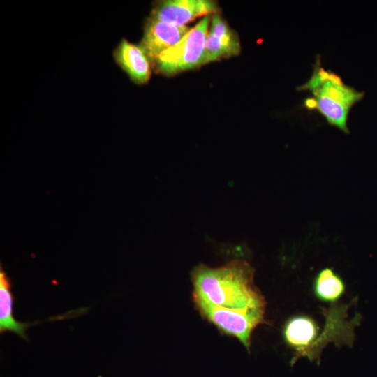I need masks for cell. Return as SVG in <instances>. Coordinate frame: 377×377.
Returning <instances> with one entry per match:
<instances>
[{
  "mask_svg": "<svg viewBox=\"0 0 377 377\" xmlns=\"http://www.w3.org/2000/svg\"><path fill=\"white\" fill-rule=\"evenodd\" d=\"M193 301L202 317L221 333L237 338L248 352H250L253 331L260 325L267 323L265 311L218 307L195 297H193Z\"/></svg>",
  "mask_w": 377,
  "mask_h": 377,
  "instance_id": "cell-4",
  "label": "cell"
},
{
  "mask_svg": "<svg viewBox=\"0 0 377 377\" xmlns=\"http://www.w3.org/2000/svg\"><path fill=\"white\" fill-rule=\"evenodd\" d=\"M304 101L308 110L318 111L329 124L349 133L347 122L352 107L361 101L364 93L346 84L336 73L325 70L322 82Z\"/></svg>",
  "mask_w": 377,
  "mask_h": 377,
  "instance_id": "cell-2",
  "label": "cell"
},
{
  "mask_svg": "<svg viewBox=\"0 0 377 377\" xmlns=\"http://www.w3.org/2000/svg\"><path fill=\"white\" fill-rule=\"evenodd\" d=\"M113 56L116 63L133 82L143 84L149 80L152 66L140 45L122 39L114 50Z\"/></svg>",
  "mask_w": 377,
  "mask_h": 377,
  "instance_id": "cell-8",
  "label": "cell"
},
{
  "mask_svg": "<svg viewBox=\"0 0 377 377\" xmlns=\"http://www.w3.org/2000/svg\"><path fill=\"white\" fill-rule=\"evenodd\" d=\"M239 42L222 40L208 32L204 52L203 64L217 61L222 58H228L240 53Z\"/></svg>",
  "mask_w": 377,
  "mask_h": 377,
  "instance_id": "cell-11",
  "label": "cell"
},
{
  "mask_svg": "<svg viewBox=\"0 0 377 377\" xmlns=\"http://www.w3.org/2000/svg\"><path fill=\"white\" fill-rule=\"evenodd\" d=\"M254 268L243 260L217 267L200 264L191 274L193 297L218 307L265 311L266 301L254 283Z\"/></svg>",
  "mask_w": 377,
  "mask_h": 377,
  "instance_id": "cell-1",
  "label": "cell"
},
{
  "mask_svg": "<svg viewBox=\"0 0 377 377\" xmlns=\"http://www.w3.org/2000/svg\"><path fill=\"white\" fill-rule=\"evenodd\" d=\"M15 297L12 292V283L2 266L0 268V332H13L29 341L27 330L34 323H22L17 320L13 315Z\"/></svg>",
  "mask_w": 377,
  "mask_h": 377,
  "instance_id": "cell-9",
  "label": "cell"
},
{
  "mask_svg": "<svg viewBox=\"0 0 377 377\" xmlns=\"http://www.w3.org/2000/svg\"><path fill=\"white\" fill-rule=\"evenodd\" d=\"M209 33L225 40L239 42L237 33L231 29L227 22L219 13L214 14L211 18Z\"/></svg>",
  "mask_w": 377,
  "mask_h": 377,
  "instance_id": "cell-12",
  "label": "cell"
},
{
  "mask_svg": "<svg viewBox=\"0 0 377 377\" xmlns=\"http://www.w3.org/2000/svg\"><path fill=\"white\" fill-rule=\"evenodd\" d=\"M318 331L317 323L308 316H295L286 322L283 334L286 343L295 351L292 364L302 357H306L311 362L316 360L319 362Z\"/></svg>",
  "mask_w": 377,
  "mask_h": 377,
  "instance_id": "cell-6",
  "label": "cell"
},
{
  "mask_svg": "<svg viewBox=\"0 0 377 377\" xmlns=\"http://www.w3.org/2000/svg\"><path fill=\"white\" fill-rule=\"evenodd\" d=\"M190 28L175 26L149 17L145 24L140 46L148 57L152 68L158 56L176 44Z\"/></svg>",
  "mask_w": 377,
  "mask_h": 377,
  "instance_id": "cell-7",
  "label": "cell"
},
{
  "mask_svg": "<svg viewBox=\"0 0 377 377\" xmlns=\"http://www.w3.org/2000/svg\"><path fill=\"white\" fill-rule=\"evenodd\" d=\"M211 17L205 16L176 44L162 52L153 68L165 75L203 65L206 38Z\"/></svg>",
  "mask_w": 377,
  "mask_h": 377,
  "instance_id": "cell-3",
  "label": "cell"
},
{
  "mask_svg": "<svg viewBox=\"0 0 377 377\" xmlns=\"http://www.w3.org/2000/svg\"><path fill=\"white\" fill-rule=\"evenodd\" d=\"M217 3L211 0H163L155 2L150 17L175 26L185 24L198 17L216 14Z\"/></svg>",
  "mask_w": 377,
  "mask_h": 377,
  "instance_id": "cell-5",
  "label": "cell"
},
{
  "mask_svg": "<svg viewBox=\"0 0 377 377\" xmlns=\"http://www.w3.org/2000/svg\"><path fill=\"white\" fill-rule=\"evenodd\" d=\"M314 291L320 300L334 302L343 294L345 284L331 268L326 267L318 274L314 282Z\"/></svg>",
  "mask_w": 377,
  "mask_h": 377,
  "instance_id": "cell-10",
  "label": "cell"
}]
</instances>
